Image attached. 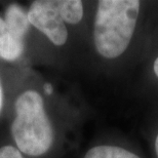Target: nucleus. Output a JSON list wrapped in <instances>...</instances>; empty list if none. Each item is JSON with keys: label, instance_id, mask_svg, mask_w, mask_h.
<instances>
[{"label": "nucleus", "instance_id": "f257e3e1", "mask_svg": "<svg viewBox=\"0 0 158 158\" xmlns=\"http://www.w3.org/2000/svg\"><path fill=\"white\" fill-rule=\"evenodd\" d=\"M138 0H101L94 26V42L98 53L113 60L125 52L134 36L140 14Z\"/></svg>", "mask_w": 158, "mask_h": 158}, {"label": "nucleus", "instance_id": "f03ea898", "mask_svg": "<svg viewBox=\"0 0 158 158\" xmlns=\"http://www.w3.org/2000/svg\"><path fill=\"white\" fill-rule=\"evenodd\" d=\"M15 108L11 135L18 149L29 156H41L48 152L55 135L42 97L35 90H27L17 99Z\"/></svg>", "mask_w": 158, "mask_h": 158}, {"label": "nucleus", "instance_id": "7ed1b4c3", "mask_svg": "<svg viewBox=\"0 0 158 158\" xmlns=\"http://www.w3.org/2000/svg\"><path fill=\"white\" fill-rule=\"evenodd\" d=\"M82 18L83 3L80 0H37L28 10L30 24L58 46L67 42L66 24L76 25Z\"/></svg>", "mask_w": 158, "mask_h": 158}, {"label": "nucleus", "instance_id": "20e7f679", "mask_svg": "<svg viewBox=\"0 0 158 158\" xmlns=\"http://www.w3.org/2000/svg\"><path fill=\"white\" fill-rule=\"evenodd\" d=\"M24 40L18 38L7 28L4 19L0 18V58L15 61L24 52Z\"/></svg>", "mask_w": 158, "mask_h": 158}, {"label": "nucleus", "instance_id": "39448f33", "mask_svg": "<svg viewBox=\"0 0 158 158\" xmlns=\"http://www.w3.org/2000/svg\"><path fill=\"white\" fill-rule=\"evenodd\" d=\"M4 21L9 31L18 38L24 40L31 25L28 19V11H25L21 5L12 3L6 8Z\"/></svg>", "mask_w": 158, "mask_h": 158}, {"label": "nucleus", "instance_id": "423d86ee", "mask_svg": "<svg viewBox=\"0 0 158 158\" xmlns=\"http://www.w3.org/2000/svg\"><path fill=\"white\" fill-rule=\"evenodd\" d=\"M84 158H140L137 154L118 146L100 145L91 148Z\"/></svg>", "mask_w": 158, "mask_h": 158}, {"label": "nucleus", "instance_id": "0eeeda50", "mask_svg": "<svg viewBox=\"0 0 158 158\" xmlns=\"http://www.w3.org/2000/svg\"><path fill=\"white\" fill-rule=\"evenodd\" d=\"M0 158H24V156L18 148L7 145L0 148Z\"/></svg>", "mask_w": 158, "mask_h": 158}, {"label": "nucleus", "instance_id": "6e6552de", "mask_svg": "<svg viewBox=\"0 0 158 158\" xmlns=\"http://www.w3.org/2000/svg\"><path fill=\"white\" fill-rule=\"evenodd\" d=\"M153 70H154V73H155V75H156L157 78H158V56H157V59L155 60V62H154Z\"/></svg>", "mask_w": 158, "mask_h": 158}, {"label": "nucleus", "instance_id": "1a4fd4ad", "mask_svg": "<svg viewBox=\"0 0 158 158\" xmlns=\"http://www.w3.org/2000/svg\"><path fill=\"white\" fill-rule=\"evenodd\" d=\"M2 104H3V91H2L1 82H0V111L2 109Z\"/></svg>", "mask_w": 158, "mask_h": 158}, {"label": "nucleus", "instance_id": "9d476101", "mask_svg": "<svg viewBox=\"0 0 158 158\" xmlns=\"http://www.w3.org/2000/svg\"><path fill=\"white\" fill-rule=\"evenodd\" d=\"M44 89H45V91L48 94L52 93V87H50V85H48V84H46L45 86H44Z\"/></svg>", "mask_w": 158, "mask_h": 158}, {"label": "nucleus", "instance_id": "9b49d317", "mask_svg": "<svg viewBox=\"0 0 158 158\" xmlns=\"http://www.w3.org/2000/svg\"><path fill=\"white\" fill-rule=\"evenodd\" d=\"M155 150H156V155L158 157V134H157V137L155 140Z\"/></svg>", "mask_w": 158, "mask_h": 158}]
</instances>
